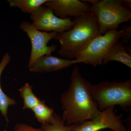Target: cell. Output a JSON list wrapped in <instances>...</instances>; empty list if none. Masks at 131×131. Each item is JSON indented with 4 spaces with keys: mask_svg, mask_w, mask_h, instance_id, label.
<instances>
[{
    "mask_svg": "<svg viewBox=\"0 0 131 131\" xmlns=\"http://www.w3.org/2000/svg\"><path fill=\"white\" fill-rule=\"evenodd\" d=\"M32 86L27 83L19 89L20 96L24 100L23 109H32L40 100L33 93Z\"/></svg>",
    "mask_w": 131,
    "mask_h": 131,
    "instance_id": "cell-15",
    "label": "cell"
},
{
    "mask_svg": "<svg viewBox=\"0 0 131 131\" xmlns=\"http://www.w3.org/2000/svg\"><path fill=\"white\" fill-rule=\"evenodd\" d=\"M14 131H43L41 128H34L24 124H17L15 127Z\"/></svg>",
    "mask_w": 131,
    "mask_h": 131,
    "instance_id": "cell-18",
    "label": "cell"
},
{
    "mask_svg": "<svg viewBox=\"0 0 131 131\" xmlns=\"http://www.w3.org/2000/svg\"><path fill=\"white\" fill-rule=\"evenodd\" d=\"M11 57L7 52L3 57L0 62V112L7 121H8L7 117L8 109L9 106L16 105V101L14 99L10 98L3 91L1 83V78L2 74L7 66L11 61Z\"/></svg>",
    "mask_w": 131,
    "mask_h": 131,
    "instance_id": "cell-12",
    "label": "cell"
},
{
    "mask_svg": "<svg viewBox=\"0 0 131 131\" xmlns=\"http://www.w3.org/2000/svg\"><path fill=\"white\" fill-rule=\"evenodd\" d=\"M31 110L42 125H46L51 123L54 113V109L46 105L44 101L40 100Z\"/></svg>",
    "mask_w": 131,
    "mask_h": 131,
    "instance_id": "cell-13",
    "label": "cell"
},
{
    "mask_svg": "<svg viewBox=\"0 0 131 131\" xmlns=\"http://www.w3.org/2000/svg\"><path fill=\"white\" fill-rule=\"evenodd\" d=\"M32 24L39 30L60 33L69 30L75 23L71 18L62 19L54 14L51 8L42 6L30 16Z\"/></svg>",
    "mask_w": 131,
    "mask_h": 131,
    "instance_id": "cell-7",
    "label": "cell"
},
{
    "mask_svg": "<svg viewBox=\"0 0 131 131\" xmlns=\"http://www.w3.org/2000/svg\"><path fill=\"white\" fill-rule=\"evenodd\" d=\"M122 2L125 6L130 9L131 8V0H122Z\"/></svg>",
    "mask_w": 131,
    "mask_h": 131,
    "instance_id": "cell-19",
    "label": "cell"
},
{
    "mask_svg": "<svg viewBox=\"0 0 131 131\" xmlns=\"http://www.w3.org/2000/svg\"><path fill=\"white\" fill-rule=\"evenodd\" d=\"M73 20L75 24L71 29L58 34L54 38L61 45L58 54L69 59H75L91 40L102 35L96 16L91 10Z\"/></svg>",
    "mask_w": 131,
    "mask_h": 131,
    "instance_id": "cell-2",
    "label": "cell"
},
{
    "mask_svg": "<svg viewBox=\"0 0 131 131\" xmlns=\"http://www.w3.org/2000/svg\"><path fill=\"white\" fill-rule=\"evenodd\" d=\"M112 107L102 110L91 119L75 125L73 131H99L106 129L114 131H126L127 129L122 122L121 115L115 113Z\"/></svg>",
    "mask_w": 131,
    "mask_h": 131,
    "instance_id": "cell-8",
    "label": "cell"
},
{
    "mask_svg": "<svg viewBox=\"0 0 131 131\" xmlns=\"http://www.w3.org/2000/svg\"><path fill=\"white\" fill-rule=\"evenodd\" d=\"M68 90L60 102L63 113L61 118L66 125H77L89 120L100 112L92 92V84L82 76L77 65L73 67Z\"/></svg>",
    "mask_w": 131,
    "mask_h": 131,
    "instance_id": "cell-1",
    "label": "cell"
},
{
    "mask_svg": "<svg viewBox=\"0 0 131 131\" xmlns=\"http://www.w3.org/2000/svg\"><path fill=\"white\" fill-rule=\"evenodd\" d=\"M112 61H117L131 68V50L118 40L113 45L104 57L102 64H106Z\"/></svg>",
    "mask_w": 131,
    "mask_h": 131,
    "instance_id": "cell-11",
    "label": "cell"
},
{
    "mask_svg": "<svg viewBox=\"0 0 131 131\" xmlns=\"http://www.w3.org/2000/svg\"><path fill=\"white\" fill-rule=\"evenodd\" d=\"M20 28L27 34L31 45V50L28 67L30 69L38 59L45 55H51L57 49L53 44L48 46L50 40L54 39L57 33L47 32L37 29L29 21H23L20 24Z\"/></svg>",
    "mask_w": 131,
    "mask_h": 131,
    "instance_id": "cell-6",
    "label": "cell"
},
{
    "mask_svg": "<svg viewBox=\"0 0 131 131\" xmlns=\"http://www.w3.org/2000/svg\"><path fill=\"white\" fill-rule=\"evenodd\" d=\"M123 31H113L94 38L75 59L82 63L96 67L102 64L104 57L113 45L122 37Z\"/></svg>",
    "mask_w": 131,
    "mask_h": 131,
    "instance_id": "cell-5",
    "label": "cell"
},
{
    "mask_svg": "<svg viewBox=\"0 0 131 131\" xmlns=\"http://www.w3.org/2000/svg\"><path fill=\"white\" fill-rule=\"evenodd\" d=\"M90 10L96 16L102 35L118 30L120 24L131 21L130 9L124 6L122 0H97L91 5Z\"/></svg>",
    "mask_w": 131,
    "mask_h": 131,
    "instance_id": "cell-4",
    "label": "cell"
},
{
    "mask_svg": "<svg viewBox=\"0 0 131 131\" xmlns=\"http://www.w3.org/2000/svg\"><path fill=\"white\" fill-rule=\"evenodd\" d=\"M74 125H65L61 117L54 113L51 123L46 125H42L41 128L43 131H73Z\"/></svg>",
    "mask_w": 131,
    "mask_h": 131,
    "instance_id": "cell-16",
    "label": "cell"
},
{
    "mask_svg": "<svg viewBox=\"0 0 131 131\" xmlns=\"http://www.w3.org/2000/svg\"><path fill=\"white\" fill-rule=\"evenodd\" d=\"M48 0H8L10 7L18 8L26 13L31 14Z\"/></svg>",
    "mask_w": 131,
    "mask_h": 131,
    "instance_id": "cell-14",
    "label": "cell"
},
{
    "mask_svg": "<svg viewBox=\"0 0 131 131\" xmlns=\"http://www.w3.org/2000/svg\"><path fill=\"white\" fill-rule=\"evenodd\" d=\"M91 90L100 111L117 105L125 112L131 111V79L120 81H102L92 84Z\"/></svg>",
    "mask_w": 131,
    "mask_h": 131,
    "instance_id": "cell-3",
    "label": "cell"
},
{
    "mask_svg": "<svg viewBox=\"0 0 131 131\" xmlns=\"http://www.w3.org/2000/svg\"><path fill=\"white\" fill-rule=\"evenodd\" d=\"M75 63L77 62L75 59H64L51 55H45L38 59L29 70L35 73H49L68 68Z\"/></svg>",
    "mask_w": 131,
    "mask_h": 131,
    "instance_id": "cell-10",
    "label": "cell"
},
{
    "mask_svg": "<svg viewBox=\"0 0 131 131\" xmlns=\"http://www.w3.org/2000/svg\"><path fill=\"white\" fill-rule=\"evenodd\" d=\"M126 131H131V130H128V129H127V130Z\"/></svg>",
    "mask_w": 131,
    "mask_h": 131,
    "instance_id": "cell-20",
    "label": "cell"
},
{
    "mask_svg": "<svg viewBox=\"0 0 131 131\" xmlns=\"http://www.w3.org/2000/svg\"><path fill=\"white\" fill-rule=\"evenodd\" d=\"M51 8L58 18H76L90 11L89 3L79 0H48L44 4Z\"/></svg>",
    "mask_w": 131,
    "mask_h": 131,
    "instance_id": "cell-9",
    "label": "cell"
},
{
    "mask_svg": "<svg viewBox=\"0 0 131 131\" xmlns=\"http://www.w3.org/2000/svg\"><path fill=\"white\" fill-rule=\"evenodd\" d=\"M121 30L123 33L121 41L124 44H128L131 37V27L129 25L123 26Z\"/></svg>",
    "mask_w": 131,
    "mask_h": 131,
    "instance_id": "cell-17",
    "label": "cell"
}]
</instances>
